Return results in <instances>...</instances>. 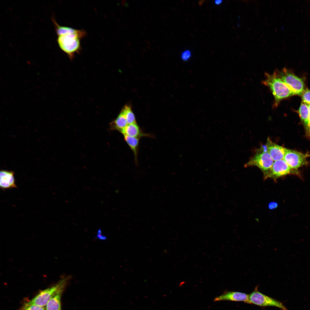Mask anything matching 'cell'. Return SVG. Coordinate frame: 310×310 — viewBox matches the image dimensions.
<instances>
[{"mask_svg": "<svg viewBox=\"0 0 310 310\" xmlns=\"http://www.w3.org/2000/svg\"><path fill=\"white\" fill-rule=\"evenodd\" d=\"M265 79L263 84L268 87L272 92L274 100L273 106H278L282 99L296 95L294 91L279 78L274 72L273 74L265 73Z\"/></svg>", "mask_w": 310, "mask_h": 310, "instance_id": "6da1fadb", "label": "cell"}, {"mask_svg": "<svg viewBox=\"0 0 310 310\" xmlns=\"http://www.w3.org/2000/svg\"><path fill=\"white\" fill-rule=\"evenodd\" d=\"M86 34L84 31L81 30L78 33L61 35L58 36L57 42L60 49L72 59L74 54L80 51V39Z\"/></svg>", "mask_w": 310, "mask_h": 310, "instance_id": "7a4b0ae2", "label": "cell"}, {"mask_svg": "<svg viewBox=\"0 0 310 310\" xmlns=\"http://www.w3.org/2000/svg\"><path fill=\"white\" fill-rule=\"evenodd\" d=\"M71 277V276H68L62 278L54 285L41 291L27 303L42 307L46 306L48 301L57 291L62 288L66 287Z\"/></svg>", "mask_w": 310, "mask_h": 310, "instance_id": "3957f363", "label": "cell"}, {"mask_svg": "<svg viewBox=\"0 0 310 310\" xmlns=\"http://www.w3.org/2000/svg\"><path fill=\"white\" fill-rule=\"evenodd\" d=\"M274 160L267 151L266 145L263 146L258 149L255 155L247 163L245 167L256 166L266 175L271 168Z\"/></svg>", "mask_w": 310, "mask_h": 310, "instance_id": "277c9868", "label": "cell"}, {"mask_svg": "<svg viewBox=\"0 0 310 310\" xmlns=\"http://www.w3.org/2000/svg\"><path fill=\"white\" fill-rule=\"evenodd\" d=\"M274 72L296 94L301 96L305 90L304 82L302 78L298 77L290 70L286 68L280 71L276 70Z\"/></svg>", "mask_w": 310, "mask_h": 310, "instance_id": "5b68a950", "label": "cell"}, {"mask_svg": "<svg viewBox=\"0 0 310 310\" xmlns=\"http://www.w3.org/2000/svg\"><path fill=\"white\" fill-rule=\"evenodd\" d=\"M258 286L249 294V299L251 304L261 307L274 306L278 307L281 310H288L282 303L273 298L260 292Z\"/></svg>", "mask_w": 310, "mask_h": 310, "instance_id": "8992f818", "label": "cell"}, {"mask_svg": "<svg viewBox=\"0 0 310 310\" xmlns=\"http://www.w3.org/2000/svg\"><path fill=\"white\" fill-rule=\"evenodd\" d=\"M295 170L289 166L284 160H279L274 162L270 169L264 177L265 179L270 178L276 180L287 175L296 173Z\"/></svg>", "mask_w": 310, "mask_h": 310, "instance_id": "52a82bcc", "label": "cell"}, {"mask_svg": "<svg viewBox=\"0 0 310 310\" xmlns=\"http://www.w3.org/2000/svg\"><path fill=\"white\" fill-rule=\"evenodd\" d=\"M310 156L307 153L304 154L297 151L288 149L284 160L291 168L296 169L307 163V158Z\"/></svg>", "mask_w": 310, "mask_h": 310, "instance_id": "ba28073f", "label": "cell"}, {"mask_svg": "<svg viewBox=\"0 0 310 310\" xmlns=\"http://www.w3.org/2000/svg\"><path fill=\"white\" fill-rule=\"evenodd\" d=\"M265 145L268 152L274 161L283 159L288 150L272 142L269 137Z\"/></svg>", "mask_w": 310, "mask_h": 310, "instance_id": "9c48e42d", "label": "cell"}, {"mask_svg": "<svg viewBox=\"0 0 310 310\" xmlns=\"http://www.w3.org/2000/svg\"><path fill=\"white\" fill-rule=\"evenodd\" d=\"M243 301L251 304L249 299V295L246 293L233 291H228L216 297L214 300L217 301Z\"/></svg>", "mask_w": 310, "mask_h": 310, "instance_id": "30bf717a", "label": "cell"}, {"mask_svg": "<svg viewBox=\"0 0 310 310\" xmlns=\"http://www.w3.org/2000/svg\"><path fill=\"white\" fill-rule=\"evenodd\" d=\"M0 187L2 189H9L17 187L12 171L1 170L0 173Z\"/></svg>", "mask_w": 310, "mask_h": 310, "instance_id": "8fae6325", "label": "cell"}, {"mask_svg": "<svg viewBox=\"0 0 310 310\" xmlns=\"http://www.w3.org/2000/svg\"><path fill=\"white\" fill-rule=\"evenodd\" d=\"M120 132L123 135L138 138L149 135L143 133L136 123L128 124Z\"/></svg>", "mask_w": 310, "mask_h": 310, "instance_id": "7c38bea8", "label": "cell"}, {"mask_svg": "<svg viewBox=\"0 0 310 310\" xmlns=\"http://www.w3.org/2000/svg\"><path fill=\"white\" fill-rule=\"evenodd\" d=\"M65 288L59 290L49 300L46 306V310H61V299Z\"/></svg>", "mask_w": 310, "mask_h": 310, "instance_id": "4fadbf2b", "label": "cell"}, {"mask_svg": "<svg viewBox=\"0 0 310 310\" xmlns=\"http://www.w3.org/2000/svg\"><path fill=\"white\" fill-rule=\"evenodd\" d=\"M125 115L122 110L120 113L111 124L113 128L120 132L128 125Z\"/></svg>", "mask_w": 310, "mask_h": 310, "instance_id": "5bb4252c", "label": "cell"}, {"mask_svg": "<svg viewBox=\"0 0 310 310\" xmlns=\"http://www.w3.org/2000/svg\"><path fill=\"white\" fill-rule=\"evenodd\" d=\"M124 139L133 151L136 161H137V149L139 143V138L123 135Z\"/></svg>", "mask_w": 310, "mask_h": 310, "instance_id": "9a60e30c", "label": "cell"}, {"mask_svg": "<svg viewBox=\"0 0 310 310\" xmlns=\"http://www.w3.org/2000/svg\"><path fill=\"white\" fill-rule=\"evenodd\" d=\"M299 113L306 129L308 123L309 108L308 104L302 101L299 110Z\"/></svg>", "mask_w": 310, "mask_h": 310, "instance_id": "2e32d148", "label": "cell"}, {"mask_svg": "<svg viewBox=\"0 0 310 310\" xmlns=\"http://www.w3.org/2000/svg\"><path fill=\"white\" fill-rule=\"evenodd\" d=\"M52 19L58 36L68 33H77L80 32L81 30L75 29L68 27L60 26L57 24L53 18Z\"/></svg>", "mask_w": 310, "mask_h": 310, "instance_id": "e0dca14e", "label": "cell"}, {"mask_svg": "<svg viewBox=\"0 0 310 310\" xmlns=\"http://www.w3.org/2000/svg\"><path fill=\"white\" fill-rule=\"evenodd\" d=\"M122 110L125 114L128 124L136 123L135 116L130 106L125 105Z\"/></svg>", "mask_w": 310, "mask_h": 310, "instance_id": "ac0fdd59", "label": "cell"}, {"mask_svg": "<svg viewBox=\"0 0 310 310\" xmlns=\"http://www.w3.org/2000/svg\"><path fill=\"white\" fill-rule=\"evenodd\" d=\"M22 310H45L43 307L38 305L29 304L27 303L25 304Z\"/></svg>", "mask_w": 310, "mask_h": 310, "instance_id": "d6986e66", "label": "cell"}, {"mask_svg": "<svg viewBox=\"0 0 310 310\" xmlns=\"http://www.w3.org/2000/svg\"><path fill=\"white\" fill-rule=\"evenodd\" d=\"M301 96L303 102L308 104H310V89H305Z\"/></svg>", "mask_w": 310, "mask_h": 310, "instance_id": "ffe728a7", "label": "cell"}, {"mask_svg": "<svg viewBox=\"0 0 310 310\" xmlns=\"http://www.w3.org/2000/svg\"><path fill=\"white\" fill-rule=\"evenodd\" d=\"M181 58L184 61L188 60L191 56V51L189 50H185L182 52L181 54Z\"/></svg>", "mask_w": 310, "mask_h": 310, "instance_id": "44dd1931", "label": "cell"}, {"mask_svg": "<svg viewBox=\"0 0 310 310\" xmlns=\"http://www.w3.org/2000/svg\"><path fill=\"white\" fill-rule=\"evenodd\" d=\"M309 108V116L308 123L306 129V134L308 136L310 137V104H308Z\"/></svg>", "mask_w": 310, "mask_h": 310, "instance_id": "7402d4cb", "label": "cell"}, {"mask_svg": "<svg viewBox=\"0 0 310 310\" xmlns=\"http://www.w3.org/2000/svg\"><path fill=\"white\" fill-rule=\"evenodd\" d=\"M278 204L275 202H272L270 203L268 205V207L270 209H273L276 208L278 206Z\"/></svg>", "mask_w": 310, "mask_h": 310, "instance_id": "603a6c76", "label": "cell"}, {"mask_svg": "<svg viewBox=\"0 0 310 310\" xmlns=\"http://www.w3.org/2000/svg\"><path fill=\"white\" fill-rule=\"evenodd\" d=\"M222 0H216L215 1L214 3L216 5H218L222 3Z\"/></svg>", "mask_w": 310, "mask_h": 310, "instance_id": "cb8c5ba5", "label": "cell"}]
</instances>
